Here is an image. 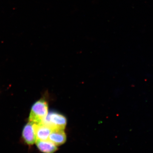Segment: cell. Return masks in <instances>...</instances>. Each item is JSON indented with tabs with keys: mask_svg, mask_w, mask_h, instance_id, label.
Returning <instances> with one entry per match:
<instances>
[{
	"mask_svg": "<svg viewBox=\"0 0 153 153\" xmlns=\"http://www.w3.org/2000/svg\"><path fill=\"white\" fill-rule=\"evenodd\" d=\"M48 140L57 146L63 145L66 140V136L64 130H53L49 135Z\"/></svg>",
	"mask_w": 153,
	"mask_h": 153,
	"instance_id": "277c9868",
	"label": "cell"
},
{
	"mask_svg": "<svg viewBox=\"0 0 153 153\" xmlns=\"http://www.w3.org/2000/svg\"><path fill=\"white\" fill-rule=\"evenodd\" d=\"M52 130L50 128L44 124L36 123V132L37 140H48L49 135Z\"/></svg>",
	"mask_w": 153,
	"mask_h": 153,
	"instance_id": "8992f818",
	"label": "cell"
},
{
	"mask_svg": "<svg viewBox=\"0 0 153 153\" xmlns=\"http://www.w3.org/2000/svg\"><path fill=\"white\" fill-rule=\"evenodd\" d=\"M36 146L38 149L43 153H54L57 151V146L49 140H36Z\"/></svg>",
	"mask_w": 153,
	"mask_h": 153,
	"instance_id": "5b68a950",
	"label": "cell"
},
{
	"mask_svg": "<svg viewBox=\"0 0 153 153\" xmlns=\"http://www.w3.org/2000/svg\"><path fill=\"white\" fill-rule=\"evenodd\" d=\"M48 114V104L44 100H40L31 108L29 121L36 124L43 122Z\"/></svg>",
	"mask_w": 153,
	"mask_h": 153,
	"instance_id": "6da1fadb",
	"label": "cell"
},
{
	"mask_svg": "<svg viewBox=\"0 0 153 153\" xmlns=\"http://www.w3.org/2000/svg\"><path fill=\"white\" fill-rule=\"evenodd\" d=\"M42 123L53 130H64L67 120L66 117L58 113L51 112L48 114Z\"/></svg>",
	"mask_w": 153,
	"mask_h": 153,
	"instance_id": "7a4b0ae2",
	"label": "cell"
},
{
	"mask_svg": "<svg viewBox=\"0 0 153 153\" xmlns=\"http://www.w3.org/2000/svg\"><path fill=\"white\" fill-rule=\"evenodd\" d=\"M22 137L24 142L28 146H32L35 143L37 140L36 123L29 121L23 129Z\"/></svg>",
	"mask_w": 153,
	"mask_h": 153,
	"instance_id": "3957f363",
	"label": "cell"
}]
</instances>
